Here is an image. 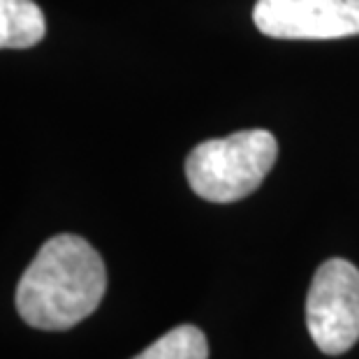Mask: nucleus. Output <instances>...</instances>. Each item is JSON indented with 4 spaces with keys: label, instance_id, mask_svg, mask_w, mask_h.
Instances as JSON below:
<instances>
[{
    "label": "nucleus",
    "instance_id": "1",
    "mask_svg": "<svg viewBox=\"0 0 359 359\" xmlns=\"http://www.w3.org/2000/svg\"><path fill=\"white\" fill-rule=\"evenodd\" d=\"M107 292L100 253L77 234H56L37 250L17 285V311L42 332H65L86 320Z\"/></svg>",
    "mask_w": 359,
    "mask_h": 359
},
{
    "label": "nucleus",
    "instance_id": "5",
    "mask_svg": "<svg viewBox=\"0 0 359 359\" xmlns=\"http://www.w3.org/2000/svg\"><path fill=\"white\" fill-rule=\"evenodd\" d=\"M44 33V12L33 0H0V49L35 47Z\"/></svg>",
    "mask_w": 359,
    "mask_h": 359
},
{
    "label": "nucleus",
    "instance_id": "6",
    "mask_svg": "<svg viewBox=\"0 0 359 359\" xmlns=\"http://www.w3.org/2000/svg\"><path fill=\"white\" fill-rule=\"evenodd\" d=\"M133 359H209V343L200 327H174Z\"/></svg>",
    "mask_w": 359,
    "mask_h": 359
},
{
    "label": "nucleus",
    "instance_id": "4",
    "mask_svg": "<svg viewBox=\"0 0 359 359\" xmlns=\"http://www.w3.org/2000/svg\"><path fill=\"white\" fill-rule=\"evenodd\" d=\"M253 21L276 40H339L359 35V0H257Z\"/></svg>",
    "mask_w": 359,
    "mask_h": 359
},
{
    "label": "nucleus",
    "instance_id": "2",
    "mask_svg": "<svg viewBox=\"0 0 359 359\" xmlns=\"http://www.w3.org/2000/svg\"><path fill=\"white\" fill-rule=\"evenodd\" d=\"M278 158V142L269 130H241L206 140L186 158V177L206 202L230 204L255 193Z\"/></svg>",
    "mask_w": 359,
    "mask_h": 359
},
{
    "label": "nucleus",
    "instance_id": "3",
    "mask_svg": "<svg viewBox=\"0 0 359 359\" xmlns=\"http://www.w3.org/2000/svg\"><path fill=\"white\" fill-rule=\"evenodd\" d=\"M306 325L325 355H343L359 341V269L332 257L318 266L306 297Z\"/></svg>",
    "mask_w": 359,
    "mask_h": 359
}]
</instances>
